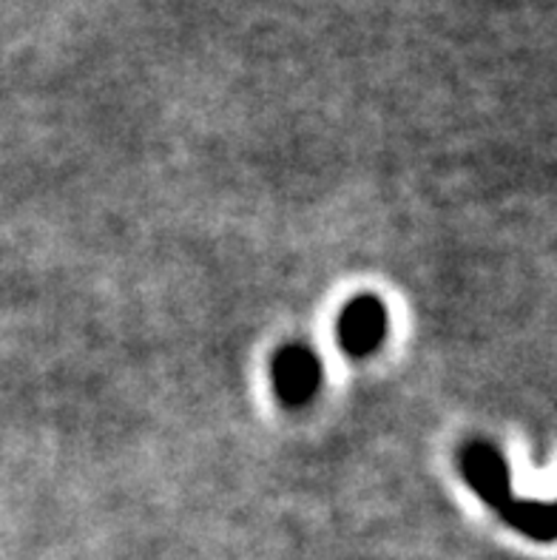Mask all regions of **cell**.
<instances>
[{"label":"cell","instance_id":"obj_3","mask_svg":"<svg viewBox=\"0 0 557 560\" xmlns=\"http://www.w3.org/2000/svg\"><path fill=\"white\" fill-rule=\"evenodd\" d=\"M387 334V313L373 296H361L347 305L339 322V341L350 355H368Z\"/></svg>","mask_w":557,"mask_h":560},{"label":"cell","instance_id":"obj_2","mask_svg":"<svg viewBox=\"0 0 557 560\" xmlns=\"http://www.w3.org/2000/svg\"><path fill=\"white\" fill-rule=\"evenodd\" d=\"M322 382V368L316 355L304 348H285L274 362V384L276 393L285 405L302 407L307 405L318 390Z\"/></svg>","mask_w":557,"mask_h":560},{"label":"cell","instance_id":"obj_4","mask_svg":"<svg viewBox=\"0 0 557 560\" xmlns=\"http://www.w3.org/2000/svg\"><path fill=\"white\" fill-rule=\"evenodd\" d=\"M501 518L509 526H515L518 533H523L532 540H552L555 538L557 521H555V506L544 504V501H518L512 498L509 504H503Z\"/></svg>","mask_w":557,"mask_h":560},{"label":"cell","instance_id":"obj_1","mask_svg":"<svg viewBox=\"0 0 557 560\" xmlns=\"http://www.w3.org/2000/svg\"><path fill=\"white\" fill-rule=\"evenodd\" d=\"M461 469L464 478L469 481L475 492H478L487 504L498 506L512 501V483H509V467L501 458V453L487 444H469L461 455Z\"/></svg>","mask_w":557,"mask_h":560}]
</instances>
